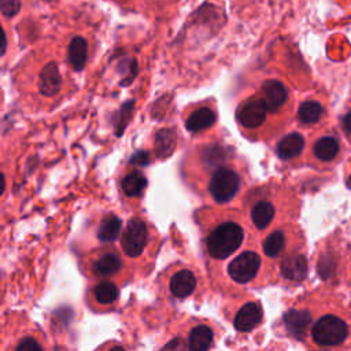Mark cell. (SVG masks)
I'll list each match as a JSON object with an SVG mask.
<instances>
[{
    "mask_svg": "<svg viewBox=\"0 0 351 351\" xmlns=\"http://www.w3.org/2000/svg\"><path fill=\"white\" fill-rule=\"evenodd\" d=\"M339 125H340V130L344 136V138L347 140V143L351 147V100H348L344 106V110L340 114L339 118Z\"/></svg>",
    "mask_w": 351,
    "mask_h": 351,
    "instance_id": "cell-26",
    "label": "cell"
},
{
    "mask_svg": "<svg viewBox=\"0 0 351 351\" xmlns=\"http://www.w3.org/2000/svg\"><path fill=\"white\" fill-rule=\"evenodd\" d=\"M81 269L92 280L111 278L118 281L125 274V261L115 248L101 247L81 261Z\"/></svg>",
    "mask_w": 351,
    "mask_h": 351,
    "instance_id": "cell-3",
    "label": "cell"
},
{
    "mask_svg": "<svg viewBox=\"0 0 351 351\" xmlns=\"http://www.w3.org/2000/svg\"><path fill=\"white\" fill-rule=\"evenodd\" d=\"M214 122H215L214 111L208 107H200L188 117L185 125L189 132H200L213 126Z\"/></svg>",
    "mask_w": 351,
    "mask_h": 351,
    "instance_id": "cell-22",
    "label": "cell"
},
{
    "mask_svg": "<svg viewBox=\"0 0 351 351\" xmlns=\"http://www.w3.org/2000/svg\"><path fill=\"white\" fill-rule=\"evenodd\" d=\"M155 148L159 156H169L176 148V134L173 130L163 129L158 132L155 137Z\"/></svg>",
    "mask_w": 351,
    "mask_h": 351,
    "instance_id": "cell-25",
    "label": "cell"
},
{
    "mask_svg": "<svg viewBox=\"0 0 351 351\" xmlns=\"http://www.w3.org/2000/svg\"><path fill=\"white\" fill-rule=\"evenodd\" d=\"M240 186V177L229 169L217 170L208 184V192L217 203L230 202Z\"/></svg>",
    "mask_w": 351,
    "mask_h": 351,
    "instance_id": "cell-11",
    "label": "cell"
},
{
    "mask_svg": "<svg viewBox=\"0 0 351 351\" xmlns=\"http://www.w3.org/2000/svg\"><path fill=\"white\" fill-rule=\"evenodd\" d=\"M86 55H88V45L85 38L82 37L73 38L69 45V62L74 70L80 71L84 69L86 63Z\"/></svg>",
    "mask_w": 351,
    "mask_h": 351,
    "instance_id": "cell-23",
    "label": "cell"
},
{
    "mask_svg": "<svg viewBox=\"0 0 351 351\" xmlns=\"http://www.w3.org/2000/svg\"><path fill=\"white\" fill-rule=\"evenodd\" d=\"M281 274L285 280L291 282L302 281L307 274V261L300 252H293L281 259L280 263Z\"/></svg>",
    "mask_w": 351,
    "mask_h": 351,
    "instance_id": "cell-16",
    "label": "cell"
},
{
    "mask_svg": "<svg viewBox=\"0 0 351 351\" xmlns=\"http://www.w3.org/2000/svg\"><path fill=\"white\" fill-rule=\"evenodd\" d=\"M148 243L149 232L147 223L140 218L130 219L121 233L122 254L130 261H137L145 252Z\"/></svg>",
    "mask_w": 351,
    "mask_h": 351,
    "instance_id": "cell-7",
    "label": "cell"
},
{
    "mask_svg": "<svg viewBox=\"0 0 351 351\" xmlns=\"http://www.w3.org/2000/svg\"><path fill=\"white\" fill-rule=\"evenodd\" d=\"M60 86H62V77H60L59 69L56 63L51 62L40 73V81H38L40 92L45 96H53L59 92Z\"/></svg>",
    "mask_w": 351,
    "mask_h": 351,
    "instance_id": "cell-19",
    "label": "cell"
},
{
    "mask_svg": "<svg viewBox=\"0 0 351 351\" xmlns=\"http://www.w3.org/2000/svg\"><path fill=\"white\" fill-rule=\"evenodd\" d=\"M96 351H128V350L121 343L110 340V341L101 344Z\"/></svg>",
    "mask_w": 351,
    "mask_h": 351,
    "instance_id": "cell-28",
    "label": "cell"
},
{
    "mask_svg": "<svg viewBox=\"0 0 351 351\" xmlns=\"http://www.w3.org/2000/svg\"><path fill=\"white\" fill-rule=\"evenodd\" d=\"M148 154L147 152H144V151H140V152H137V154H134L133 156H132V163H134V165H147L148 163Z\"/></svg>",
    "mask_w": 351,
    "mask_h": 351,
    "instance_id": "cell-29",
    "label": "cell"
},
{
    "mask_svg": "<svg viewBox=\"0 0 351 351\" xmlns=\"http://www.w3.org/2000/svg\"><path fill=\"white\" fill-rule=\"evenodd\" d=\"M119 300L118 281L111 278L93 280L86 292V304L97 313L110 311Z\"/></svg>",
    "mask_w": 351,
    "mask_h": 351,
    "instance_id": "cell-8",
    "label": "cell"
},
{
    "mask_svg": "<svg viewBox=\"0 0 351 351\" xmlns=\"http://www.w3.org/2000/svg\"><path fill=\"white\" fill-rule=\"evenodd\" d=\"M218 328L204 319L193 322L184 337L188 351H210L218 337Z\"/></svg>",
    "mask_w": 351,
    "mask_h": 351,
    "instance_id": "cell-10",
    "label": "cell"
},
{
    "mask_svg": "<svg viewBox=\"0 0 351 351\" xmlns=\"http://www.w3.org/2000/svg\"><path fill=\"white\" fill-rule=\"evenodd\" d=\"M276 208L269 200H259L251 208V221L259 230H265L274 219Z\"/></svg>",
    "mask_w": 351,
    "mask_h": 351,
    "instance_id": "cell-21",
    "label": "cell"
},
{
    "mask_svg": "<svg viewBox=\"0 0 351 351\" xmlns=\"http://www.w3.org/2000/svg\"><path fill=\"white\" fill-rule=\"evenodd\" d=\"M165 293L173 299L184 300L193 296L200 285L197 271L184 263H173L159 277Z\"/></svg>",
    "mask_w": 351,
    "mask_h": 351,
    "instance_id": "cell-4",
    "label": "cell"
},
{
    "mask_svg": "<svg viewBox=\"0 0 351 351\" xmlns=\"http://www.w3.org/2000/svg\"><path fill=\"white\" fill-rule=\"evenodd\" d=\"M267 107L263 99L244 101L237 110V121L245 128H258L266 119Z\"/></svg>",
    "mask_w": 351,
    "mask_h": 351,
    "instance_id": "cell-13",
    "label": "cell"
},
{
    "mask_svg": "<svg viewBox=\"0 0 351 351\" xmlns=\"http://www.w3.org/2000/svg\"><path fill=\"white\" fill-rule=\"evenodd\" d=\"M1 12L5 16H14L21 10V0H0Z\"/></svg>",
    "mask_w": 351,
    "mask_h": 351,
    "instance_id": "cell-27",
    "label": "cell"
},
{
    "mask_svg": "<svg viewBox=\"0 0 351 351\" xmlns=\"http://www.w3.org/2000/svg\"><path fill=\"white\" fill-rule=\"evenodd\" d=\"M5 45H7V38H5V34L3 32V47H1V52L4 53L5 52Z\"/></svg>",
    "mask_w": 351,
    "mask_h": 351,
    "instance_id": "cell-31",
    "label": "cell"
},
{
    "mask_svg": "<svg viewBox=\"0 0 351 351\" xmlns=\"http://www.w3.org/2000/svg\"><path fill=\"white\" fill-rule=\"evenodd\" d=\"M350 163H351V160H350ZM344 178H346L347 186L351 188V167L350 166L347 167V173H344Z\"/></svg>",
    "mask_w": 351,
    "mask_h": 351,
    "instance_id": "cell-30",
    "label": "cell"
},
{
    "mask_svg": "<svg viewBox=\"0 0 351 351\" xmlns=\"http://www.w3.org/2000/svg\"><path fill=\"white\" fill-rule=\"evenodd\" d=\"M311 155L317 166L333 167L344 158V144L335 130L319 134L311 144Z\"/></svg>",
    "mask_w": 351,
    "mask_h": 351,
    "instance_id": "cell-6",
    "label": "cell"
},
{
    "mask_svg": "<svg viewBox=\"0 0 351 351\" xmlns=\"http://www.w3.org/2000/svg\"><path fill=\"white\" fill-rule=\"evenodd\" d=\"M8 351H47L44 336L38 329H26L11 340Z\"/></svg>",
    "mask_w": 351,
    "mask_h": 351,
    "instance_id": "cell-17",
    "label": "cell"
},
{
    "mask_svg": "<svg viewBox=\"0 0 351 351\" xmlns=\"http://www.w3.org/2000/svg\"><path fill=\"white\" fill-rule=\"evenodd\" d=\"M263 267V258L255 250H244L230 259L226 271L229 278L239 285L254 284Z\"/></svg>",
    "mask_w": 351,
    "mask_h": 351,
    "instance_id": "cell-5",
    "label": "cell"
},
{
    "mask_svg": "<svg viewBox=\"0 0 351 351\" xmlns=\"http://www.w3.org/2000/svg\"><path fill=\"white\" fill-rule=\"evenodd\" d=\"M307 335L317 348H333L346 341L350 335L347 321L337 313H324L310 321Z\"/></svg>",
    "mask_w": 351,
    "mask_h": 351,
    "instance_id": "cell-2",
    "label": "cell"
},
{
    "mask_svg": "<svg viewBox=\"0 0 351 351\" xmlns=\"http://www.w3.org/2000/svg\"><path fill=\"white\" fill-rule=\"evenodd\" d=\"M304 149V137L300 133H289L277 144V155L282 160H292L300 156Z\"/></svg>",
    "mask_w": 351,
    "mask_h": 351,
    "instance_id": "cell-18",
    "label": "cell"
},
{
    "mask_svg": "<svg viewBox=\"0 0 351 351\" xmlns=\"http://www.w3.org/2000/svg\"><path fill=\"white\" fill-rule=\"evenodd\" d=\"M329 117L328 103L321 99H307L298 108V119L306 128H313L324 123Z\"/></svg>",
    "mask_w": 351,
    "mask_h": 351,
    "instance_id": "cell-12",
    "label": "cell"
},
{
    "mask_svg": "<svg viewBox=\"0 0 351 351\" xmlns=\"http://www.w3.org/2000/svg\"><path fill=\"white\" fill-rule=\"evenodd\" d=\"M262 92H263L262 99L267 107V111L270 112H277L288 101V97H289V93L285 85L277 80H267L262 85Z\"/></svg>",
    "mask_w": 351,
    "mask_h": 351,
    "instance_id": "cell-14",
    "label": "cell"
},
{
    "mask_svg": "<svg viewBox=\"0 0 351 351\" xmlns=\"http://www.w3.org/2000/svg\"><path fill=\"white\" fill-rule=\"evenodd\" d=\"M244 243V229L236 221H222L210 228L203 237L204 252L210 261L221 262L232 256Z\"/></svg>",
    "mask_w": 351,
    "mask_h": 351,
    "instance_id": "cell-1",
    "label": "cell"
},
{
    "mask_svg": "<svg viewBox=\"0 0 351 351\" xmlns=\"http://www.w3.org/2000/svg\"><path fill=\"white\" fill-rule=\"evenodd\" d=\"M121 226H122V222L117 215L114 214L106 215L99 223V228L96 232L97 240L103 244L114 243L121 233Z\"/></svg>",
    "mask_w": 351,
    "mask_h": 351,
    "instance_id": "cell-20",
    "label": "cell"
},
{
    "mask_svg": "<svg viewBox=\"0 0 351 351\" xmlns=\"http://www.w3.org/2000/svg\"><path fill=\"white\" fill-rule=\"evenodd\" d=\"M288 244H289L288 232L282 229H277L265 237L262 243V250H263V254L270 259H282L284 256L291 254V252L288 254Z\"/></svg>",
    "mask_w": 351,
    "mask_h": 351,
    "instance_id": "cell-15",
    "label": "cell"
},
{
    "mask_svg": "<svg viewBox=\"0 0 351 351\" xmlns=\"http://www.w3.org/2000/svg\"><path fill=\"white\" fill-rule=\"evenodd\" d=\"M147 185L145 177L140 171H132L122 180V191L126 196H140Z\"/></svg>",
    "mask_w": 351,
    "mask_h": 351,
    "instance_id": "cell-24",
    "label": "cell"
},
{
    "mask_svg": "<svg viewBox=\"0 0 351 351\" xmlns=\"http://www.w3.org/2000/svg\"><path fill=\"white\" fill-rule=\"evenodd\" d=\"M239 333H250L263 322V308L259 300L244 298L228 318Z\"/></svg>",
    "mask_w": 351,
    "mask_h": 351,
    "instance_id": "cell-9",
    "label": "cell"
}]
</instances>
